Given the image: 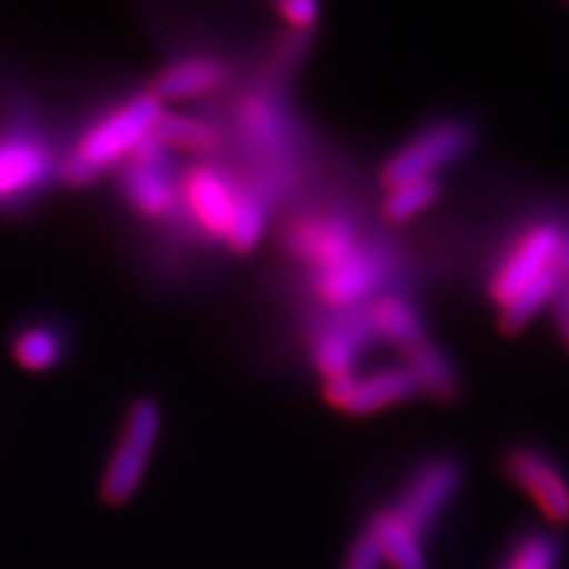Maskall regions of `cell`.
Masks as SVG:
<instances>
[{
	"label": "cell",
	"mask_w": 569,
	"mask_h": 569,
	"mask_svg": "<svg viewBox=\"0 0 569 569\" xmlns=\"http://www.w3.org/2000/svg\"><path fill=\"white\" fill-rule=\"evenodd\" d=\"M382 567V559H380V551H377V546L372 543V538L367 536H359L353 540L351 551H348V557L343 561V569H380Z\"/></svg>",
	"instance_id": "obj_24"
},
{
	"label": "cell",
	"mask_w": 569,
	"mask_h": 569,
	"mask_svg": "<svg viewBox=\"0 0 569 569\" xmlns=\"http://www.w3.org/2000/svg\"><path fill=\"white\" fill-rule=\"evenodd\" d=\"M419 393V386L409 367H380L367 375L340 377L325 382V398L332 407L348 415H375V411L409 401Z\"/></svg>",
	"instance_id": "obj_4"
},
{
	"label": "cell",
	"mask_w": 569,
	"mask_h": 569,
	"mask_svg": "<svg viewBox=\"0 0 569 569\" xmlns=\"http://www.w3.org/2000/svg\"><path fill=\"white\" fill-rule=\"evenodd\" d=\"M290 246L298 256L327 269L359 251V240L343 219H309L290 232Z\"/></svg>",
	"instance_id": "obj_14"
},
{
	"label": "cell",
	"mask_w": 569,
	"mask_h": 569,
	"mask_svg": "<svg viewBox=\"0 0 569 569\" xmlns=\"http://www.w3.org/2000/svg\"><path fill=\"white\" fill-rule=\"evenodd\" d=\"M161 113V101L151 90L138 92L82 134L74 151L61 163V180L71 188L90 184L103 169L132 156L142 140L151 138Z\"/></svg>",
	"instance_id": "obj_1"
},
{
	"label": "cell",
	"mask_w": 569,
	"mask_h": 569,
	"mask_svg": "<svg viewBox=\"0 0 569 569\" xmlns=\"http://www.w3.org/2000/svg\"><path fill=\"white\" fill-rule=\"evenodd\" d=\"M280 17L288 21L290 27L296 30H306V27L315 24V19L319 17V6L311 3V0H288V3L277 6Z\"/></svg>",
	"instance_id": "obj_25"
},
{
	"label": "cell",
	"mask_w": 569,
	"mask_h": 569,
	"mask_svg": "<svg viewBox=\"0 0 569 569\" xmlns=\"http://www.w3.org/2000/svg\"><path fill=\"white\" fill-rule=\"evenodd\" d=\"M440 184L436 177L430 180H411L401 182L396 188H388L386 201H382V213L390 222H409V219L419 217V213L430 209L438 201Z\"/></svg>",
	"instance_id": "obj_21"
},
{
	"label": "cell",
	"mask_w": 569,
	"mask_h": 569,
	"mask_svg": "<svg viewBox=\"0 0 569 569\" xmlns=\"http://www.w3.org/2000/svg\"><path fill=\"white\" fill-rule=\"evenodd\" d=\"M367 322L375 336L386 338L388 343L401 348V351H415L425 343V327L417 309L409 301L396 296H382L369 306Z\"/></svg>",
	"instance_id": "obj_16"
},
{
	"label": "cell",
	"mask_w": 569,
	"mask_h": 569,
	"mask_svg": "<svg viewBox=\"0 0 569 569\" xmlns=\"http://www.w3.org/2000/svg\"><path fill=\"white\" fill-rule=\"evenodd\" d=\"M559 284H561V277L557 274V269H551V272H546L540 280L528 284L522 293L511 298L507 306H501V330L503 332L522 330V327L528 325L546 303L553 301Z\"/></svg>",
	"instance_id": "obj_20"
},
{
	"label": "cell",
	"mask_w": 569,
	"mask_h": 569,
	"mask_svg": "<svg viewBox=\"0 0 569 569\" xmlns=\"http://www.w3.org/2000/svg\"><path fill=\"white\" fill-rule=\"evenodd\" d=\"M553 322L565 346L569 348V282H561L557 296H553Z\"/></svg>",
	"instance_id": "obj_26"
},
{
	"label": "cell",
	"mask_w": 569,
	"mask_h": 569,
	"mask_svg": "<svg viewBox=\"0 0 569 569\" xmlns=\"http://www.w3.org/2000/svg\"><path fill=\"white\" fill-rule=\"evenodd\" d=\"M11 353L19 367L30 369V372H46L61 361L63 340L53 327L30 325L13 338Z\"/></svg>",
	"instance_id": "obj_18"
},
{
	"label": "cell",
	"mask_w": 569,
	"mask_h": 569,
	"mask_svg": "<svg viewBox=\"0 0 569 569\" xmlns=\"http://www.w3.org/2000/svg\"><path fill=\"white\" fill-rule=\"evenodd\" d=\"M559 227L553 224H538L530 232H525L517 240L515 251L503 267L498 269L493 282H490V293L498 306H507L511 298L522 293L528 284L540 280L546 272L557 269V256L561 248Z\"/></svg>",
	"instance_id": "obj_5"
},
{
	"label": "cell",
	"mask_w": 569,
	"mask_h": 569,
	"mask_svg": "<svg viewBox=\"0 0 569 569\" xmlns=\"http://www.w3.org/2000/svg\"><path fill=\"white\" fill-rule=\"evenodd\" d=\"M557 540L546 532H532V536L519 540L501 569H557Z\"/></svg>",
	"instance_id": "obj_23"
},
{
	"label": "cell",
	"mask_w": 569,
	"mask_h": 569,
	"mask_svg": "<svg viewBox=\"0 0 569 569\" xmlns=\"http://www.w3.org/2000/svg\"><path fill=\"white\" fill-rule=\"evenodd\" d=\"M227 80V69L219 59L211 56H196V59L177 61L172 67L161 69L151 82V90L159 101H193V98L209 96L219 90Z\"/></svg>",
	"instance_id": "obj_11"
},
{
	"label": "cell",
	"mask_w": 569,
	"mask_h": 569,
	"mask_svg": "<svg viewBox=\"0 0 569 569\" xmlns=\"http://www.w3.org/2000/svg\"><path fill=\"white\" fill-rule=\"evenodd\" d=\"M472 148V130L465 122H440L411 138L401 151L382 167V184L396 188L401 182L430 180L438 169L459 161Z\"/></svg>",
	"instance_id": "obj_3"
},
{
	"label": "cell",
	"mask_w": 569,
	"mask_h": 569,
	"mask_svg": "<svg viewBox=\"0 0 569 569\" xmlns=\"http://www.w3.org/2000/svg\"><path fill=\"white\" fill-rule=\"evenodd\" d=\"M365 532L380 551L382 565L390 569H427L422 536L396 509L375 511Z\"/></svg>",
	"instance_id": "obj_13"
},
{
	"label": "cell",
	"mask_w": 569,
	"mask_h": 569,
	"mask_svg": "<svg viewBox=\"0 0 569 569\" xmlns=\"http://www.w3.org/2000/svg\"><path fill=\"white\" fill-rule=\"evenodd\" d=\"M407 367L415 375L419 390L436 396L438 401H448L459 393L457 375H453L451 365L446 361V356L438 351L436 346H430L425 340L422 346L407 353Z\"/></svg>",
	"instance_id": "obj_17"
},
{
	"label": "cell",
	"mask_w": 569,
	"mask_h": 569,
	"mask_svg": "<svg viewBox=\"0 0 569 569\" xmlns=\"http://www.w3.org/2000/svg\"><path fill=\"white\" fill-rule=\"evenodd\" d=\"M375 336L372 327L365 317L343 319V322L332 325L322 338L317 340L315 361L317 369L322 372L325 380H340V377L353 375V361L365 348L367 338Z\"/></svg>",
	"instance_id": "obj_15"
},
{
	"label": "cell",
	"mask_w": 569,
	"mask_h": 569,
	"mask_svg": "<svg viewBox=\"0 0 569 569\" xmlns=\"http://www.w3.org/2000/svg\"><path fill=\"white\" fill-rule=\"evenodd\" d=\"M124 193L142 217L159 219L174 209L177 188L169 177L163 146L153 134L142 140L130 156V167L124 169Z\"/></svg>",
	"instance_id": "obj_7"
},
{
	"label": "cell",
	"mask_w": 569,
	"mask_h": 569,
	"mask_svg": "<svg viewBox=\"0 0 569 569\" xmlns=\"http://www.w3.org/2000/svg\"><path fill=\"white\" fill-rule=\"evenodd\" d=\"M382 264L375 253L356 251L348 259L338 261V264L319 269L317 277V290L325 301L336 306H351L361 298L372 293L380 284Z\"/></svg>",
	"instance_id": "obj_12"
},
{
	"label": "cell",
	"mask_w": 569,
	"mask_h": 569,
	"mask_svg": "<svg viewBox=\"0 0 569 569\" xmlns=\"http://www.w3.org/2000/svg\"><path fill=\"white\" fill-rule=\"evenodd\" d=\"M51 156L32 134H0V203H13L46 180Z\"/></svg>",
	"instance_id": "obj_10"
},
{
	"label": "cell",
	"mask_w": 569,
	"mask_h": 569,
	"mask_svg": "<svg viewBox=\"0 0 569 569\" xmlns=\"http://www.w3.org/2000/svg\"><path fill=\"white\" fill-rule=\"evenodd\" d=\"M557 274L561 277V282H569V234L561 238V248L557 256Z\"/></svg>",
	"instance_id": "obj_27"
},
{
	"label": "cell",
	"mask_w": 569,
	"mask_h": 569,
	"mask_svg": "<svg viewBox=\"0 0 569 569\" xmlns=\"http://www.w3.org/2000/svg\"><path fill=\"white\" fill-rule=\"evenodd\" d=\"M153 138L163 148H177V151H193L203 153L217 146V132L209 122L196 117H184V113H161L156 122Z\"/></svg>",
	"instance_id": "obj_19"
},
{
	"label": "cell",
	"mask_w": 569,
	"mask_h": 569,
	"mask_svg": "<svg viewBox=\"0 0 569 569\" xmlns=\"http://www.w3.org/2000/svg\"><path fill=\"white\" fill-rule=\"evenodd\" d=\"M507 475L536 501L549 522H569V482L546 453L536 448H515L507 459Z\"/></svg>",
	"instance_id": "obj_8"
},
{
	"label": "cell",
	"mask_w": 569,
	"mask_h": 569,
	"mask_svg": "<svg viewBox=\"0 0 569 569\" xmlns=\"http://www.w3.org/2000/svg\"><path fill=\"white\" fill-rule=\"evenodd\" d=\"M461 469L453 459H432L417 469L407 490L398 498L396 511L415 528L419 536L432 528L443 509L457 496Z\"/></svg>",
	"instance_id": "obj_6"
},
{
	"label": "cell",
	"mask_w": 569,
	"mask_h": 569,
	"mask_svg": "<svg viewBox=\"0 0 569 569\" xmlns=\"http://www.w3.org/2000/svg\"><path fill=\"white\" fill-rule=\"evenodd\" d=\"M264 227H267V211L259 198L251 193H238L232 227H230V234H227V243H230V248H234L238 253L251 251V248L261 240V234H264Z\"/></svg>",
	"instance_id": "obj_22"
},
{
	"label": "cell",
	"mask_w": 569,
	"mask_h": 569,
	"mask_svg": "<svg viewBox=\"0 0 569 569\" xmlns=\"http://www.w3.org/2000/svg\"><path fill=\"white\" fill-rule=\"evenodd\" d=\"M180 190L193 219L203 227V232L227 240L234 217V201H238L232 184L217 169L193 167L190 172H184Z\"/></svg>",
	"instance_id": "obj_9"
},
{
	"label": "cell",
	"mask_w": 569,
	"mask_h": 569,
	"mask_svg": "<svg viewBox=\"0 0 569 569\" xmlns=\"http://www.w3.org/2000/svg\"><path fill=\"white\" fill-rule=\"evenodd\" d=\"M159 427L161 411L153 398H140V401L132 403L122 436H119V443L113 448L101 480V498L109 507L130 501L134 490L140 488L156 438H159Z\"/></svg>",
	"instance_id": "obj_2"
}]
</instances>
